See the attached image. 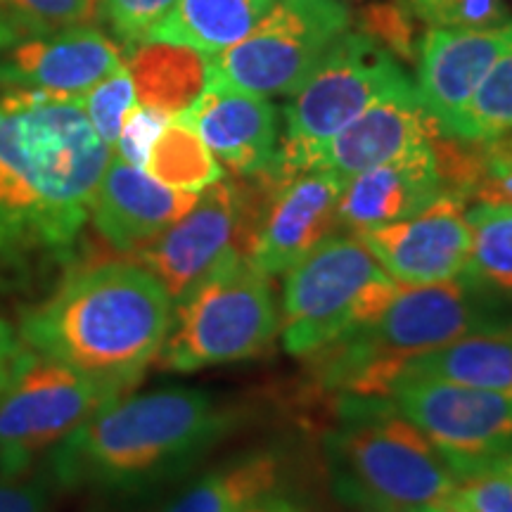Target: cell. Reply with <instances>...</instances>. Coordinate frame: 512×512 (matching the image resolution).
<instances>
[{"label":"cell","mask_w":512,"mask_h":512,"mask_svg":"<svg viewBox=\"0 0 512 512\" xmlns=\"http://www.w3.org/2000/svg\"><path fill=\"white\" fill-rule=\"evenodd\" d=\"M110 157L79 100L0 88V268L72 249Z\"/></svg>","instance_id":"obj_1"},{"label":"cell","mask_w":512,"mask_h":512,"mask_svg":"<svg viewBox=\"0 0 512 512\" xmlns=\"http://www.w3.org/2000/svg\"><path fill=\"white\" fill-rule=\"evenodd\" d=\"M233 425V411L204 389L121 396L48 453L46 475L62 489L138 494L188 472Z\"/></svg>","instance_id":"obj_2"},{"label":"cell","mask_w":512,"mask_h":512,"mask_svg":"<svg viewBox=\"0 0 512 512\" xmlns=\"http://www.w3.org/2000/svg\"><path fill=\"white\" fill-rule=\"evenodd\" d=\"M174 302L145 266L107 261L76 268L22 318L34 354L133 389L162 351Z\"/></svg>","instance_id":"obj_3"},{"label":"cell","mask_w":512,"mask_h":512,"mask_svg":"<svg viewBox=\"0 0 512 512\" xmlns=\"http://www.w3.org/2000/svg\"><path fill=\"white\" fill-rule=\"evenodd\" d=\"M510 325L508 299L467 273L444 283L399 285L373 323L309 354L311 370L328 392L387 396L408 358Z\"/></svg>","instance_id":"obj_4"},{"label":"cell","mask_w":512,"mask_h":512,"mask_svg":"<svg viewBox=\"0 0 512 512\" xmlns=\"http://www.w3.org/2000/svg\"><path fill=\"white\" fill-rule=\"evenodd\" d=\"M339 403L325 453L342 501L387 512L451 501L456 477L389 396H342Z\"/></svg>","instance_id":"obj_5"},{"label":"cell","mask_w":512,"mask_h":512,"mask_svg":"<svg viewBox=\"0 0 512 512\" xmlns=\"http://www.w3.org/2000/svg\"><path fill=\"white\" fill-rule=\"evenodd\" d=\"M278 335L271 275L235 252L176 299L157 361L164 370L195 373L261 356Z\"/></svg>","instance_id":"obj_6"},{"label":"cell","mask_w":512,"mask_h":512,"mask_svg":"<svg viewBox=\"0 0 512 512\" xmlns=\"http://www.w3.org/2000/svg\"><path fill=\"white\" fill-rule=\"evenodd\" d=\"M399 283L356 235H330L285 273L280 335L292 356H309L380 316Z\"/></svg>","instance_id":"obj_7"},{"label":"cell","mask_w":512,"mask_h":512,"mask_svg":"<svg viewBox=\"0 0 512 512\" xmlns=\"http://www.w3.org/2000/svg\"><path fill=\"white\" fill-rule=\"evenodd\" d=\"M411 81L396 57L361 31H344L285 107V136L273 174L313 169L325 145L370 102Z\"/></svg>","instance_id":"obj_8"},{"label":"cell","mask_w":512,"mask_h":512,"mask_svg":"<svg viewBox=\"0 0 512 512\" xmlns=\"http://www.w3.org/2000/svg\"><path fill=\"white\" fill-rule=\"evenodd\" d=\"M349 24L344 0H278L240 43L207 57V83L294 95Z\"/></svg>","instance_id":"obj_9"},{"label":"cell","mask_w":512,"mask_h":512,"mask_svg":"<svg viewBox=\"0 0 512 512\" xmlns=\"http://www.w3.org/2000/svg\"><path fill=\"white\" fill-rule=\"evenodd\" d=\"M128 392L29 349L0 389V475H27L38 456Z\"/></svg>","instance_id":"obj_10"},{"label":"cell","mask_w":512,"mask_h":512,"mask_svg":"<svg viewBox=\"0 0 512 512\" xmlns=\"http://www.w3.org/2000/svg\"><path fill=\"white\" fill-rule=\"evenodd\" d=\"M273 176L221 178L200 192L183 219L136 252L171 302L183 297L228 254L252 256Z\"/></svg>","instance_id":"obj_11"},{"label":"cell","mask_w":512,"mask_h":512,"mask_svg":"<svg viewBox=\"0 0 512 512\" xmlns=\"http://www.w3.org/2000/svg\"><path fill=\"white\" fill-rule=\"evenodd\" d=\"M387 396L456 479L512 463V394L403 375Z\"/></svg>","instance_id":"obj_12"},{"label":"cell","mask_w":512,"mask_h":512,"mask_svg":"<svg viewBox=\"0 0 512 512\" xmlns=\"http://www.w3.org/2000/svg\"><path fill=\"white\" fill-rule=\"evenodd\" d=\"M356 238L399 285L458 278L467 271L472 254L467 202L448 192L411 219L363 230Z\"/></svg>","instance_id":"obj_13"},{"label":"cell","mask_w":512,"mask_h":512,"mask_svg":"<svg viewBox=\"0 0 512 512\" xmlns=\"http://www.w3.org/2000/svg\"><path fill=\"white\" fill-rule=\"evenodd\" d=\"M268 174L273 176V190L249 259L266 275H280L342 228L339 197L347 181L325 169Z\"/></svg>","instance_id":"obj_14"},{"label":"cell","mask_w":512,"mask_h":512,"mask_svg":"<svg viewBox=\"0 0 512 512\" xmlns=\"http://www.w3.org/2000/svg\"><path fill=\"white\" fill-rule=\"evenodd\" d=\"M124 67V48L100 27L19 38L0 53V88H27L62 100L83 95Z\"/></svg>","instance_id":"obj_15"},{"label":"cell","mask_w":512,"mask_h":512,"mask_svg":"<svg viewBox=\"0 0 512 512\" xmlns=\"http://www.w3.org/2000/svg\"><path fill=\"white\" fill-rule=\"evenodd\" d=\"M510 41L512 24L491 29H430L420 38L415 91L441 136L453 138L479 83Z\"/></svg>","instance_id":"obj_16"},{"label":"cell","mask_w":512,"mask_h":512,"mask_svg":"<svg viewBox=\"0 0 512 512\" xmlns=\"http://www.w3.org/2000/svg\"><path fill=\"white\" fill-rule=\"evenodd\" d=\"M437 126L422 110L415 83L406 81L349 121L328 145L320 150L313 169H325L344 181L380 166L389 159L413 150L415 145L430 143Z\"/></svg>","instance_id":"obj_17"},{"label":"cell","mask_w":512,"mask_h":512,"mask_svg":"<svg viewBox=\"0 0 512 512\" xmlns=\"http://www.w3.org/2000/svg\"><path fill=\"white\" fill-rule=\"evenodd\" d=\"M200 133L219 164L235 176H259L278 159V112L264 95L207 83L188 112L178 114Z\"/></svg>","instance_id":"obj_18"},{"label":"cell","mask_w":512,"mask_h":512,"mask_svg":"<svg viewBox=\"0 0 512 512\" xmlns=\"http://www.w3.org/2000/svg\"><path fill=\"white\" fill-rule=\"evenodd\" d=\"M195 192L174 190L145 169L110 157L95 190L91 219L98 233L119 252H140L192 209Z\"/></svg>","instance_id":"obj_19"},{"label":"cell","mask_w":512,"mask_h":512,"mask_svg":"<svg viewBox=\"0 0 512 512\" xmlns=\"http://www.w3.org/2000/svg\"><path fill=\"white\" fill-rule=\"evenodd\" d=\"M439 195H444V183L430 140L347 181L339 197V223L358 235L411 219Z\"/></svg>","instance_id":"obj_20"},{"label":"cell","mask_w":512,"mask_h":512,"mask_svg":"<svg viewBox=\"0 0 512 512\" xmlns=\"http://www.w3.org/2000/svg\"><path fill=\"white\" fill-rule=\"evenodd\" d=\"M140 105L178 117L207 88V57L181 43L143 41L124 53Z\"/></svg>","instance_id":"obj_21"},{"label":"cell","mask_w":512,"mask_h":512,"mask_svg":"<svg viewBox=\"0 0 512 512\" xmlns=\"http://www.w3.org/2000/svg\"><path fill=\"white\" fill-rule=\"evenodd\" d=\"M278 0H178L145 41L181 43L211 57L240 43Z\"/></svg>","instance_id":"obj_22"},{"label":"cell","mask_w":512,"mask_h":512,"mask_svg":"<svg viewBox=\"0 0 512 512\" xmlns=\"http://www.w3.org/2000/svg\"><path fill=\"white\" fill-rule=\"evenodd\" d=\"M403 375L434 377L467 387L512 394V325L510 328L479 332L444 349L408 358Z\"/></svg>","instance_id":"obj_23"},{"label":"cell","mask_w":512,"mask_h":512,"mask_svg":"<svg viewBox=\"0 0 512 512\" xmlns=\"http://www.w3.org/2000/svg\"><path fill=\"white\" fill-rule=\"evenodd\" d=\"M280 484L283 460L273 451H252L195 479L162 512H242Z\"/></svg>","instance_id":"obj_24"},{"label":"cell","mask_w":512,"mask_h":512,"mask_svg":"<svg viewBox=\"0 0 512 512\" xmlns=\"http://www.w3.org/2000/svg\"><path fill=\"white\" fill-rule=\"evenodd\" d=\"M145 171L169 188L195 192V195L223 178L219 159L211 155L200 133L183 117L169 119V124L159 133L147 157Z\"/></svg>","instance_id":"obj_25"},{"label":"cell","mask_w":512,"mask_h":512,"mask_svg":"<svg viewBox=\"0 0 512 512\" xmlns=\"http://www.w3.org/2000/svg\"><path fill=\"white\" fill-rule=\"evenodd\" d=\"M472 254L467 275L512 302V204L479 202L467 209Z\"/></svg>","instance_id":"obj_26"},{"label":"cell","mask_w":512,"mask_h":512,"mask_svg":"<svg viewBox=\"0 0 512 512\" xmlns=\"http://www.w3.org/2000/svg\"><path fill=\"white\" fill-rule=\"evenodd\" d=\"M512 133V41L479 83L453 138L491 140Z\"/></svg>","instance_id":"obj_27"},{"label":"cell","mask_w":512,"mask_h":512,"mask_svg":"<svg viewBox=\"0 0 512 512\" xmlns=\"http://www.w3.org/2000/svg\"><path fill=\"white\" fill-rule=\"evenodd\" d=\"M0 17L19 38L100 22V0H0Z\"/></svg>","instance_id":"obj_28"},{"label":"cell","mask_w":512,"mask_h":512,"mask_svg":"<svg viewBox=\"0 0 512 512\" xmlns=\"http://www.w3.org/2000/svg\"><path fill=\"white\" fill-rule=\"evenodd\" d=\"M430 29H491L508 24L505 0H396Z\"/></svg>","instance_id":"obj_29"},{"label":"cell","mask_w":512,"mask_h":512,"mask_svg":"<svg viewBox=\"0 0 512 512\" xmlns=\"http://www.w3.org/2000/svg\"><path fill=\"white\" fill-rule=\"evenodd\" d=\"M79 102L88 121H91V126L95 128V133L107 145L114 147L121 133V126H124L126 114L138 102L136 88H133L126 64L114 69L107 79H102L98 86H93Z\"/></svg>","instance_id":"obj_30"},{"label":"cell","mask_w":512,"mask_h":512,"mask_svg":"<svg viewBox=\"0 0 512 512\" xmlns=\"http://www.w3.org/2000/svg\"><path fill=\"white\" fill-rule=\"evenodd\" d=\"M176 3L178 0H100V22L119 38L126 53L143 43Z\"/></svg>","instance_id":"obj_31"},{"label":"cell","mask_w":512,"mask_h":512,"mask_svg":"<svg viewBox=\"0 0 512 512\" xmlns=\"http://www.w3.org/2000/svg\"><path fill=\"white\" fill-rule=\"evenodd\" d=\"M448 503L467 512H512V472L498 467L458 477Z\"/></svg>","instance_id":"obj_32"},{"label":"cell","mask_w":512,"mask_h":512,"mask_svg":"<svg viewBox=\"0 0 512 512\" xmlns=\"http://www.w3.org/2000/svg\"><path fill=\"white\" fill-rule=\"evenodd\" d=\"M169 119L171 117H166V114L150 110V107L136 102V105L131 107V112L126 114L117 143H114V147H117V157L124 159L126 164L145 169L152 145H155L159 133L164 131V126L169 124Z\"/></svg>","instance_id":"obj_33"},{"label":"cell","mask_w":512,"mask_h":512,"mask_svg":"<svg viewBox=\"0 0 512 512\" xmlns=\"http://www.w3.org/2000/svg\"><path fill=\"white\" fill-rule=\"evenodd\" d=\"M361 19H363L361 34L375 38V41L387 48L389 53L406 57V60H415V55H418V46L413 43L411 15H408L399 3L370 5L368 10H363Z\"/></svg>","instance_id":"obj_34"},{"label":"cell","mask_w":512,"mask_h":512,"mask_svg":"<svg viewBox=\"0 0 512 512\" xmlns=\"http://www.w3.org/2000/svg\"><path fill=\"white\" fill-rule=\"evenodd\" d=\"M472 197L486 204H512V147L501 136L482 140V171Z\"/></svg>","instance_id":"obj_35"},{"label":"cell","mask_w":512,"mask_h":512,"mask_svg":"<svg viewBox=\"0 0 512 512\" xmlns=\"http://www.w3.org/2000/svg\"><path fill=\"white\" fill-rule=\"evenodd\" d=\"M53 482L46 472L41 477L0 475V512H48Z\"/></svg>","instance_id":"obj_36"},{"label":"cell","mask_w":512,"mask_h":512,"mask_svg":"<svg viewBox=\"0 0 512 512\" xmlns=\"http://www.w3.org/2000/svg\"><path fill=\"white\" fill-rule=\"evenodd\" d=\"M29 349H24L22 339H17L15 330L0 318V389L8 384V380L15 375L19 363L24 361Z\"/></svg>","instance_id":"obj_37"},{"label":"cell","mask_w":512,"mask_h":512,"mask_svg":"<svg viewBox=\"0 0 512 512\" xmlns=\"http://www.w3.org/2000/svg\"><path fill=\"white\" fill-rule=\"evenodd\" d=\"M242 512H306L302 505L290 501V498L283 496V494H268L264 498H259V501L249 505V508H245Z\"/></svg>","instance_id":"obj_38"},{"label":"cell","mask_w":512,"mask_h":512,"mask_svg":"<svg viewBox=\"0 0 512 512\" xmlns=\"http://www.w3.org/2000/svg\"><path fill=\"white\" fill-rule=\"evenodd\" d=\"M15 41H17L15 31H12L8 27V22H5V19L0 17V53H3V50L8 48V46H12V43H15Z\"/></svg>","instance_id":"obj_39"},{"label":"cell","mask_w":512,"mask_h":512,"mask_svg":"<svg viewBox=\"0 0 512 512\" xmlns=\"http://www.w3.org/2000/svg\"><path fill=\"white\" fill-rule=\"evenodd\" d=\"M411 512H467L453 503H437V505H425V508L411 510Z\"/></svg>","instance_id":"obj_40"},{"label":"cell","mask_w":512,"mask_h":512,"mask_svg":"<svg viewBox=\"0 0 512 512\" xmlns=\"http://www.w3.org/2000/svg\"><path fill=\"white\" fill-rule=\"evenodd\" d=\"M503 140H505V143H508L510 147H512V133H505V136H501Z\"/></svg>","instance_id":"obj_41"},{"label":"cell","mask_w":512,"mask_h":512,"mask_svg":"<svg viewBox=\"0 0 512 512\" xmlns=\"http://www.w3.org/2000/svg\"><path fill=\"white\" fill-rule=\"evenodd\" d=\"M361 512H387V510H375V508H366V510H361Z\"/></svg>","instance_id":"obj_42"},{"label":"cell","mask_w":512,"mask_h":512,"mask_svg":"<svg viewBox=\"0 0 512 512\" xmlns=\"http://www.w3.org/2000/svg\"><path fill=\"white\" fill-rule=\"evenodd\" d=\"M508 470H510V472H512V463H510V465H508Z\"/></svg>","instance_id":"obj_43"}]
</instances>
